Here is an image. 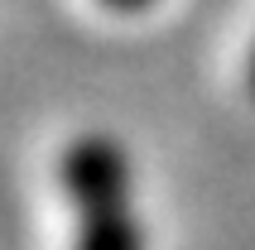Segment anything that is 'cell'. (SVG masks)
Here are the masks:
<instances>
[{
	"label": "cell",
	"instance_id": "6da1fadb",
	"mask_svg": "<svg viewBox=\"0 0 255 250\" xmlns=\"http://www.w3.org/2000/svg\"><path fill=\"white\" fill-rule=\"evenodd\" d=\"M58 193L72 212V250H144L135 164L116 135H72L58 154Z\"/></svg>",
	"mask_w": 255,
	"mask_h": 250
},
{
	"label": "cell",
	"instance_id": "7a4b0ae2",
	"mask_svg": "<svg viewBox=\"0 0 255 250\" xmlns=\"http://www.w3.org/2000/svg\"><path fill=\"white\" fill-rule=\"evenodd\" d=\"M97 5L111 14H144V10H154L159 0H97Z\"/></svg>",
	"mask_w": 255,
	"mask_h": 250
},
{
	"label": "cell",
	"instance_id": "3957f363",
	"mask_svg": "<svg viewBox=\"0 0 255 250\" xmlns=\"http://www.w3.org/2000/svg\"><path fill=\"white\" fill-rule=\"evenodd\" d=\"M246 92L255 97V39H251V53H246Z\"/></svg>",
	"mask_w": 255,
	"mask_h": 250
}]
</instances>
